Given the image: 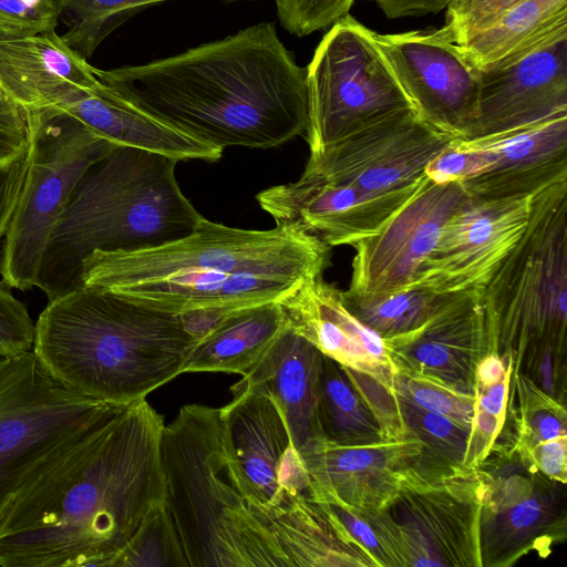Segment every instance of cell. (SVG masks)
<instances>
[{
    "mask_svg": "<svg viewBox=\"0 0 567 567\" xmlns=\"http://www.w3.org/2000/svg\"><path fill=\"white\" fill-rule=\"evenodd\" d=\"M122 95L196 138L271 148L308 127L307 71L272 22L138 65L97 69Z\"/></svg>",
    "mask_w": 567,
    "mask_h": 567,
    "instance_id": "1",
    "label": "cell"
},
{
    "mask_svg": "<svg viewBox=\"0 0 567 567\" xmlns=\"http://www.w3.org/2000/svg\"><path fill=\"white\" fill-rule=\"evenodd\" d=\"M330 248L276 226L243 229L204 217L175 240L100 250L81 262V282L151 308L182 315L206 307L278 302L327 267Z\"/></svg>",
    "mask_w": 567,
    "mask_h": 567,
    "instance_id": "2",
    "label": "cell"
},
{
    "mask_svg": "<svg viewBox=\"0 0 567 567\" xmlns=\"http://www.w3.org/2000/svg\"><path fill=\"white\" fill-rule=\"evenodd\" d=\"M163 416L146 401L110 421L76 480L34 528L0 537L2 567H111L165 501Z\"/></svg>",
    "mask_w": 567,
    "mask_h": 567,
    "instance_id": "3",
    "label": "cell"
},
{
    "mask_svg": "<svg viewBox=\"0 0 567 567\" xmlns=\"http://www.w3.org/2000/svg\"><path fill=\"white\" fill-rule=\"evenodd\" d=\"M196 342L179 315L82 285L48 301L32 351L60 383L124 406L181 374Z\"/></svg>",
    "mask_w": 567,
    "mask_h": 567,
    "instance_id": "4",
    "label": "cell"
},
{
    "mask_svg": "<svg viewBox=\"0 0 567 567\" xmlns=\"http://www.w3.org/2000/svg\"><path fill=\"white\" fill-rule=\"evenodd\" d=\"M178 161L117 146L79 181L51 235L37 286L48 301L80 286L82 259L95 249H137L189 234L202 215L183 194Z\"/></svg>",
    "mask_w": 567,
    "mask_h": 567,
    "instance_id": "5",
    "label": "cell"
},
{
    "mask_svg": "<svg viewBox=\"0 0 567 567\" xmlns=\"http://www.w3.org/2000/svg\"><path fill=\"white\" fill-rule=\"evenodd\" d=\"M165 503L188 567H289L266 517L250 505L220 409L187 404L164 425Z\"/></svg>",
    "mask_w": 567,
    "mask_h": 567,
    "instance_id": "6",
    "label": "cell"
},
{
    "mask_svg": "<svg viewBox=\"0 0 567 567\" xmlns=\"http://www.w3.org/2000/svg\"><path fill=\"white\" fill-rule=\"evenodd\" d=\"M491 352L534 381L565 378L567 179L530 197L525 230L481 288Z\"/></svg>",
    "mask_w": 567,
    "mask_h": 567,
    "instance_id": "7",
    "label": "cell"
},
{
    "mask_svg": "<svg viewBox=\"0 0 567 567\" xmlns=\"http://www.w3.org/2000/svg\"><path fill=\"white\" fill-rule=\"evenodd\" d=\"M124 406L91 399L60 383L32 350L0 355V519L32 481Z\"/></svg>",
    "mask_w": 567,
    "mask_h": 567,
    "instance_id": "8",
    "label": "cell"
},
{
    "mask_svg": "<svg viewBox=\"0 0 567 567\" xmlns=\"http://www.w3.org/2000/svg\"><path fill=\"white\" fill-rule=\"evenodd\" d=\"M31 159L1 243L0 276L11 288L37 286L51 235L84 173L117 145L54 110H28Z\"/></svg>",
    "mask_w": 567,
    "mask_h": 567,
    "instance_id": "9",
    "label": "cell"
},
{
    "mask_svg": "<svg viewBox=\"0 0 567 567\" xmlns=\"http://www.w3.org/2000/svg\"><path fill=\"white\" fill-rule=\"evenodd\" d=\"M306 71L310 154L398 113L415 112L374 31L350 13L329 27Z\"/></svg>",
    "mask_w": 567,
    "mask_h": 567,
    "instance_id": "10",
    "label": "cell"
},
{
    "mask_svg": "<svg viewBox=\"0 0 567 567\" xmlns=\"http://www.w3.org/2000/svg\"><path fill=\"white\" fill-rule=\"evenodd\" d=\"M477 470L447 476L413 475L383 509L361 512L392 567H481Z\"/></svg>",
    "mask_w": 567,
    "mask_h": 567,
    "instance_id": "11",
    "label": "cell"
},
{
    "mask_svg": "<svg viewBox=\"0 0 567 567\" xmlns=\"http://www.w3.org/2000/svg\"><path fill=\"white\" fill-rule=\"evenodd\" d=\"M482 481L481 567H509L566 539L565 484L543 475L512 445H495L476 467Z\"/></svg>",
    "mask_w": 567,
    "mask_h": 567,
    "instance_id": "12",
    "label": "cell"
},
{
    "mask_svg": "<svg viewBox=\"0 0 567 567\" xmlns=\"http://www.w3.org/2000/svg\"><path fill=\"white\" fill-rule=\"evenodd\" d=\"M231 393L220 408L226 442L249 502L266 513L275 536L284 523L311 507L310 477L274 399L260 385L236 383Z\"/></svg>",
    "mask_w": 567,
    "mask_h": 567,
    "instance_id": "13",
    "label": "cell"
},
{
    "mask_svg": "<svg viewBox=\"0 0 567 567\" xmlns=\"http://www.w3.org/2000/svg\"><path fill=\"white\" fill-rule=\"evenodd\" d=\"M457 140L405 111L310 154L303 171L365 189H396L425 177L429 163Z\"/></svg>",
    "mask_w": 567,
    "mask_h": 567,
    "instance_id": "14",
    "label": "cell"
},
{
    "mask_svg": "<svg viewBox=\"0 0 567 567\" xmlns=\"http://www.w3.org/2000/svg\"><path fill=\"white\" fill-rule=\"evenodd\" d=\"M374 39L419 117L464 140L474 117L478 71L444 29L374 31Z\"/></svg>",
    "mask_w": 567,
    "mask_h": 567,
    "instance_id": "15",
    "label": "cell"
},
{
    "mask_svg": "<svg viewBox=\"0 0 567 567\" xmlns=\"http://www.w3.org/2000/svg\"><path fill=\"white\" fill-rule=\"evenodd\" d=\"M470 199L461 182L436 183L426 176L375 233L352 245L349 290L385 293L414 286L444 224Z\"/></svg>",
    "mask_w": 567,
    "mask_h": 567,
    "instance_id": "16",
    "label": "cell"
},
{
    "mask_svg": "<svg viewBox=\"0 0 567 567\" xmlns=\"http://www.w3.org/2000/svg\"><path fill=\"white\" fill-rule=\"evenodd\" d=\"M389 190L334 183L306 171L287 184L259 192L260 208L276 226L311 236L329 248L352 246L375 233L425 182Z\"/></svg>",
    "mask_w": 567,
    "mask_h": 567,
    "instance_id": "17",
    "label": "cell"
},
{
    "mask_svg": "<svg viewBox=\"0 0 567 567\" xmlns=\"http://www.w3.org/2000/svg\"><path fill=\"white\" fill-rule=\"evenodd\" d=\"M530 197L471 198L444 224L415 285L447 295L483 288L525 230Z\"/></svg>",
    "mask_w": 567,
    "mask_h": 567,
    "instance_id": "18",
    "label": "cell"
},
{
    "mask_svg": "<svg viewBox=\"0 0 567 567\" xmlns=\"http://www.w3.org/2000/svg\"><path fill=\"white\" fill-rule=\"evenodd\" d=\"M477 71L474 117L463 141L506 135L567 113V37Z\"/></svg>",
    "mask_w": 567,
    "mask_h": 567,
    "instance_id": "19",
    "label": "cell"
},
{
    "mask_svg": "<svg viewBox=\"0 0 567 567\" xmlns=\"http://www.w3.org/2000/svg\"><path fill=\"white\" fill-rule=\"evenodd\" d=\"M421 454V442L410 434L371 444L321 437L300 452L310 477L309 499L359 512L385 508L413 475L423 472Z\"/></svg>",
    "mask_w": 567,
    "mask_h": 567,
    "instance_id": "20",
    "label": "cell"
},
{
    "mask_svg": "<svg viewBox=\"0 0 567 567\" xmlns=\"http://www.w3.org/2000/svg\"><path fill=\"white\" fill-rule=\"evenodd\" d=\"M384 341L395 370L475 395L477 365L491 352L481 289L455 293L422 327Z\"/></svg>",
    "mask_w": 567,
    "mask_h": 567,
    "instance_id": "21",
    "label": "cell"
},
{
    "mask_svg": "<svg viewBox=\"0 0 567 567\" xmlns=\"http://www.w3.org/2000/svg\"><path fill=\"white\" fill-rule=\"evenodd\" d=\"M289 327L322 354L365 373L392 391L394 364L386 343L344 306L342 290L320 277L279 301Z\"/></svg>",
    "mask_w": 567,
    "mask_h": 567,
    "instance_id": "22",
    "label": "cell"
},
{
    "mask_svg": "<svg viewBox=\"0 0 567 567\" xmlns=\"http://www.w3.org/2000/svg\"><path fill=\"white\" fill-rule=\"evenodd\" d=\"M99 82L97 69L55 31L0 33V86L25 110L61 112Z\"/></svg>",
    "mask_w": 567,
    "mask_h": 567,
    "instance_id": "23",
    "label": "cell"
},
{
    "mask_svg": "<svg viewBox=\"0 0 567 567\" xmlns=\"http://www.w3.org/2000/svg\"><path fill=\"white\" fill-rule=\"evenodd\" d=\"M486 168L463 182L471 198L502 199L532 196L560 179H567V113L528 128L481 141Z\"/></svg>",
    "mask_w": 567,
    "mask_h": 567,
    "instance_id": "24",
    "label": "cell"
},
{
    "mask_svg": "<svg viewBox=\"0 0 567 567\" xmlns=\"http://www.w3.org/2000/svg\"><path fill=\"white\" fill-rule=\"evenodd\" d=\"M321 360L322 353L288 324L237 382L260 385L274 399L299 453L323 437L318 419Z\"/></svg>",
    "mask_w": 567,
    "mask_h": 567,
    "instance_id": "25",
    "label": "cell"
},
{
    "mask_svg": "<svg viewBox=\"0 0 567 567\" xmlns=\"http://www.w3.org/2000/svg\"><path fill=\"white\" fill-rule=\"evenodd\" d=\"M287 326L279 301L239 309L196 342L182 373L226 372L244 375Z\"/></svg>",
    "mask_w": 567,
    "mask_h": 567,
    "instance_id": "26",
    "label": "cell"
},
{
    "mask_svg": "<svg viewBox=\"0 0 567 567\" xmlns=\"http://www.w3.org/2000/svg\"><path fill=\"white\" fill-rule=\"evenodd\" d=\"M567 37V0H523L457 45L477 70L518 58Z\"/></svg>",
    "mask_w": 567,
    "mask_h": 567,
    "instance_id": "27",
    "label": "cell"
},
{
    "mask_svg": "<svg viewBox=\"0 0 567 567\" xmlns=\"http://www.w3.org/2000/svg\"><path fill=\"white\" fill-rule=\"evenodd\" d=\"M318 419L322 436L340 444L391 440L349 369L324 354L319 374Z\"/></svg>",
    "mask_w": 567,
    "mask_h": 567,
    "instance_id": "28",
    "label": "cell"
},
{
    "mask_svg": "<svg viewBox=\"0 0 567 567\" xmlns=\"http://www.w3.org/2000/svg\"><path fill=\"white\" fill-rule=\"evenodd\" d=\"M454 295L415 285L385 293H362L348 289L342 291V300L358 320L389 340L422 327Z\"/></svg>",
    "mask_w": 567,
    "mask_h": 567,
    "instance_id": "29",
    "label": "cell"
},
{
    "mask_svg": "<svg viewBox=\"0 0 567 567\" xmlns=\"http://www.w3.org/2000/svg\"><path fill=\"white\" fill-rule=\"evenodd\" d=\"M171 0H55L65 25L62 40L86 60L124 21L148 6ZM224 3L252 0H217Z\"/></svg>",
    "mask_w": 567,
    "mask_h": 567,
    "instance_id": "30",
    "label": "cell"
},
{
    "mask_svg": "<svg viewBox=\"0 0 567 567\" xmlns=\"http://www.w3.org/2000/svg\"><path fill=\"white\" fill-rule=\"evenodd\" d=\"M396 401L408 434L422 444L421 463L424 467L441 473L472 471L465 467L468 426L399 398Z\"/></svg>",
    "mask_w": 567,
    "mask_h": 567,
    "instance_id": "31",
    "label": "cell"
},
{
    "mask_svg": "<svg viewBox=\"0 0 567 567\" xmlns=\"http://www.w3.org/2000/svg\"><path fill=\"white\" fill-rule=\"evenodd\" d=\"M509 396L515 399V409L507 411L515 423V441L511 444L525 452L535 444L567 436L565 403L553 398L524 374H512Z\"/></svg>",
    "mask_w": 567,
    "mask_h": 567,
    "instance_id": "32",
    "label": "cell"
},
{
    "mask_svg": "<svg viewBox=\"0 0 567 567\" xmlns=\"http://www.w3.org/2000/svg\"><path fill=\"white\" fill-rule=\"evenodd\" d=\"M111 567H188L165 501L147 514Z\"/></svg>",
    "mask_w": 567,
    "mask_h": 567,
    "instance_id": "33",
    "label": "cell"
},
{
    "mask_svg": "<svg viewBox=\"0 0 567 567\" xmlns=\"http://www.w3.org/2000/svg\"><path fill=\"white\" fill-rule=\"evenodd\" d=\"M512 374L493 383L475 385V411L465 457L468 470H475L484 462L503 433Z\"/></svg>",
    "mask_w": 567,
    "mask_h": 567,
    "instance_id": "34",
    "label": "cell"
},
{
    "mask_svg": "<svg viewBox=\"0 0 567 567\" xmlns=\"http://www.w3.org/2000/svg\"><path fill=\"white\" fill-rule=\"evenodd\" d=\"M392 392L403 401L415 406L447 416L471 429L475 395L464 394L441 383L395 370Z\"/></svg>",
    "mask_w": 567,
    "mask_h": 567,
    "instance_id": "35",
    "label": "cell"
},
{
    "mask_svg": "<svg viewBox=\"0 0 567 567\" xmlns=\"http://www.w3.org/2000/svg\"><path fill=\"white\" fill-rule=\"evenodd\" d=\"M285 30L297 37L327 29L347 16L355 0H275Z\"/></svg>",
    "mask_w": 567,
    "mask_h": 567,
    "instance_id": "36",
    "label": "cell"
},
{
    "mask_svg": "<svg viewBox=\"0 0 567 567\" xmlns=\"http://www.w3.org/2000/svg\"><path fill=\"white\" fill-rule=\"evenodd\" d=\"M523 0H450L442 28L456 44L487 28Z\"/></svg>",
    "mask_w": 567,
    "mask_h": 567,
    "instance_id": "37",
    "label": "cell"
},
{
    "mask_svg": "<svg viewBox=\"0 0 567 567\" xmlns=\"http://www.w3.org/2000/svg\"><path fill=\"white\" fill-rule=\"evenodd\" d=\"M55 0H0V33L33 35L55 31Z\"/></svg>",
    "mask_w": 567,
    "mask_h": 567,
    "instance_id": "38",
    "label": "cell"
},
{
    "mask_svg": "<svg viewBox=\"0 0 567 567\" xmlns=\"http://www.w3.org/2000/svg\"><path fill=\"white\" fill-rule=\"evenodd\" d=\"M34 323L27 307L11 287L0 280V355L12 357L32 350Z\"/></svg>",
    "mask_w": 567,
    "mask_h": 567,
    "instance_id": "39",
    "label": "cell"
},
{
    "mask_svg": "<svg viewBox=\"0 0 567 567\" xmlns=\"http://www.w3.org/2000/svg\"><path fill=\"white\" fill-rule=\"evenodd\" d=\"M29 146V111L0 86V161L19 155Z\"/></svg>",
    "mask_w": 567,
    "mask_h": 567,
    "instance_id": "40",
    "label": "cell"
},
{
    "mask_svg": "<svg viewBox=\"0 0 567 567\" xmlns=\"http://www.w3.org/2000/svg\"><path fill=\"white\" fill-rule=\"evenodd\" d=\"M31 159V144L21 154L0 161V244L19 203Z\"/></svg>",
    "mask_w": 567,
    "mask_h": 567,
    "instance_id": "41",
    "label": "cell"
},
{
    "mask_svg": "<svg viewBox=\"0 0 567 567\" xmlns=\"http://www.w3.org/2000/svg\"><path fill=\"white\" fill-rule=\"evenodd\" d=\"M324 504L338 517L349 535L370 554L378 567H392L372 524L361 512L341 505Z\"/></svg>",
    "mask_w": 567,
    "mask_h": 567,
    "instance_id": "42",
    "label": "cell"
},
{
    "mask_svg": "<svg viewBox=\"0 0 567 567\" xmlns=\"http://www.w3.org/2000/svg\"><path fill=\"white\" fill-rule=\"evenodd\" d=\"M549 480L566 484L567 480V436L539 442L519 452Z\"/></svg>",
    "mask_w": 567,
    "mask_h": 567,
    "instance_id": "43",
    "label": "cell"
},
{
    "mask_svg": "<svg viewBox=\"0 0 567 567\" xmlns=\"http://www.w3.org/2000/svg\"><path fill=\"white\" fill-rule=\"evenodd\" d=\"M389 19L421 17L437 13L446 8L450 0H373Z\"/></svg>",
    "mask_w": 567,
    "mask_h": 567,
    "instance_id": "44",
    "label": "cell"
}]
</instances>
